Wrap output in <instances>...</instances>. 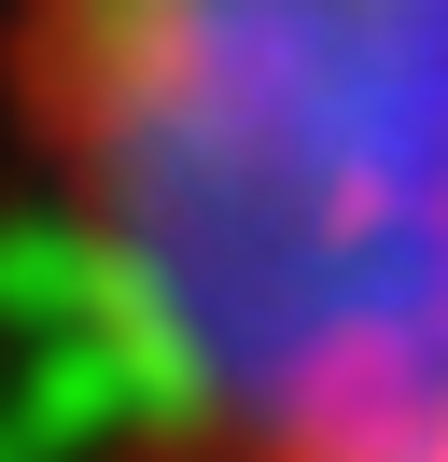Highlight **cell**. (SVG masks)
<instances>
[{"instance_id": "obj_1", "label": "cell", "mask_w": 448, "mask_h": 462, "mask_svg": "<svg viewBox=\"0 0 448 462\" xmlns=\"http://www.w3.org/2000/svg\"><path fill=\"white\" fill-rule=\"evenodd\" d=\"M14 57L154 434L448 462V0H28Z\"/></svg>"}, {"instance_id": "obj_2", "label": "cell", "mask_w": 448, "mask_h": 462, "mask_svg": "<svg viewBox=\"0 0 448 462\" xmlns=\"http://www.w3.org/2000/svg\"><path fill=\"white\" fill-rule=\"evenodd\" d=\"M0 406H14L56 462H98V448H126V434H154V365H140V337L98 309V322H70V337H28Z\"/></svg>"}, {"instance_id": "obj_3", "label": "cell", "mask_w": 448, "mask_h": 462, "mask_svg": "<svg viewBox=\"0 0 448 462\" xmlns=\"http://www.w3.org/2000/svg\"><path fill=\"white\" fill-rule=\"evenodd\" d=\"M112 309V253H98V225H84L70 197H28V210H0V337H70V322H98Z\"/></svg>"}, {"instance_id": "obj_4", "label": "cell", "mask_w": 448, "mask_h": 462, "mask_svg": "<svg viewBox=\"0 0 448 462\" xmlns=\"http://www.w3.org/2000/svg\"><path fill=\"white\" fill-rule=\"evenodd\" d=\"M0 462H56V448H42V434H28V420H14V406H0Z\"/></svg>"}]
</instances>
